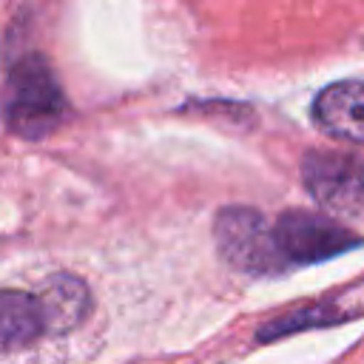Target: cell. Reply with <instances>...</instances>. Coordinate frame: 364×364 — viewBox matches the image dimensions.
I'll return each mask as SVG.
<instances>
[{"mask_svg":"<svg viewBox=\"0 0 364 364\" xmlns=\"http://www.w3.org/2000/svg\"><path fill=\"white\" fill-rule=\"evenodd\" d=\"M301 176L316 202L341 213L364 210V159L336 151H310L301 162Z\"/></svg>","mask_w":364,"mask_h":364,"instance_id":"cell-4","label":"cell"},{"mask_svg":"<svg viewBox=\"0 0 364 364\" xmlns=\"http://www.w3.org/2000/svg\"><path fill=\"white\" fill-rule=\"evenodd\" d=\"M213 233L219 256L230 267L250 276H270L287 270L273 239V225L259 210L225 208L216 216Z\"/></svg>","mask_w":364,"mask_h":364,"instance_id":"cell-2","label":"cell"},{"mask_svg":"<svg viewBox=\"0 0 364 364\" xmlns=\"http://www.w3.org/2000/svg\"><path fill=\"white\" fill-rule=\"evenodd\" d=\"M40 310H43V324L48 333H68L74 330L91 307L88 287L68 273H60L46 282V287L37 293Z\"/></svg>","mask_w":364,"mask_h":364,"instance_id":"cell-6","label":"cell"},{"mask_svg":"<svg viewBox=\"0 0 364 364\" xmlns=\"http://www.w3.org/2000/svg\"><path fill=\"white\" fill-rule=\"evenodd\" d=\"M273 239L284 267L293 264H316L347 253L361 245V236L350 233L338 222L310 213V210H287L273 225Z\"/></svg>","mask_w":364,"mask_h":364,"instance_id":"cell-3","label":"cell"},{"mask_svg":"<svg viewBox=\"0 0 364 364\" xmlns=\"http://www.w3.org/2000/svg\"><path fill=\"white\" fill-rule=\"evenodd\" d=\"M46 333L37 296L26 290H0V350L26 347Z\"/></svg>","mask_w":364,"mask_h":364,"instance_id":"cell-7","label":"cell"},{"mask_svg":"<svg viewBox=\"0 0 364 364\" xmlns=\"http://www.w3.org/2000/svg\"><path fill=\"white\" fill-rule=\"evenodd\" d=\"M65 114V97L46 57L28 54L17 60L3 85V117L20 136L37 139L48 134Z\"/></svg>","mask_w":364,"mask_h":364,"instance_id":"cell-1","label":"cell"},{"mask_svg":"<svg viewBox=\"0 0 364 364\" xmlns=\"http://www.w3.org/2000/svg\"><path fill=\"white\" fill-rule=\"evenodd\" d=\"M316 125L338 139L364 142V80L327 85L313 102Z\"/></svg>","mask_w":364,"mask_h":364,"instance_id":"cell-5","label":"cell"}]
</instances>
